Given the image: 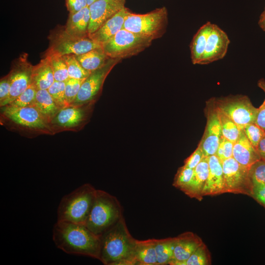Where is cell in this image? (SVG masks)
<instances>
[{"instance_id":"34","label":"cell","mask_w":265,"mask_h":265,"mask_svg":"<svg viewBox=\"0 0 265 265\" xmlns=\"http://www.w3.org/2000/svg\"><path fill=\"white\" fill-rule=\"evenodd\" d=\"M36 91L37 89L31 83L26 90L7 105L16 107L33 106Z\"/></svg>"},{"instance_id":"30","label":"cell","mask_w":265,"mask_h":265,"mask_svg":"<svg viewBox=\"0 0 265 265\" xmlns=\"http://www.w3.org/2000/svg\"><path fill=\"white\" fill-rule=\"evenodd\" d=\"M67 67L69 78L84 80L91 73L85 69L74 54L62 56Z\"/></svg>"},{"instance_id":"41","label":"cell","mask_w":265,"mask_h":265,"mask_svg":"<svg viewBox=\"0 0 265 265\" xmlns=\"http://www.w3.org/2000/svg\"><path fill=\"white\" fill-rule=\"evenodd\" d=\"M205 157L202 147L199 144L196 149L185 160L184 165L194 169Z\"/></svg>"},{"instance_id":"39","label":"cell","mask_w":265,"mask_h":265,"mask_svg":"<svg viewBox=\"0 0 265 265\" xmlns=\"http://www.w3.org/2000/svg\"><path fill=\"white\" fill-rule=\"evenodd\" d=\"M234 143L222 135L221 136L215 155L221 162L233 157Z\"/></svg>"},{"instance_id":"31","label":"cell","mask_w":265,"mask_h":265,"mask_svg":"<svg viewBox=\"0 0 265 265\" xmlns=\"http://www.w3.org/2000/svg\"><path fill=\"white\" fill-rule=\"evenodd\" d=\"M49 60L55 81H66L69 78L66 64L62 56L45 55Z\"/></svg>"},{"instance_id":"43","label":"cell","mask_w":265,"mask_h":265,"mask_svg":"<svg viewBox=\"0 0 265 265\" xmlns=\"http://www.w3.org/2000/svg\"><path fill=\"white\" fill-rule=\"evenodd\" d=\"M66 3L69 13H76L87 6L85 0H66Z\"/></svg>"},{"instance_id":"5","label":"cell","mask_w":265,"mask_h":265,"mask_svg":"<svg viewBox=\"0 0 265 265\" xmlns=\"http://www.w3.org/2000/svg\"><path fill=\"white\" fill-rule=\"evenodd\" d=\"M97 189L85 184L64 195L57 211V221L85 224L92 207Z\"/></svg>"},{"instance_id":"19","label":"cell","mask_w":265,"mask_h":265,"mask_svg":"<svg viewBox=\"0 0 265 265\" xmlns=\"http://www.w3.org/2000/svg\"><path fill=\"white\" fill-rule=\"evenodd\" d=\"M131 12L128 8L124 7L108 19L98 30L89 35V37L102 45L123 28L125 21Z\"/></svg>"},{"instance_id":"37","label":"cell","mask_w":265,"mask_h":265,"mask_svg":"<svg viewBox=\"0 0 265 265\" xmlns=\"http://www.w3.org/2000/svg\"><path fill=\"white\" fill-rule=\"evenodd\" d=\"M243 131L248 140L257 150L258 144L265 133V132L255 123L244 127Z\"/></svg>"},{"instance_id":"26","label":"cell","mask_w":265,"mask_h":265,"mask_svg":"<svg viewBox=\"0 0 265 265\" xmlns=\"http://www.w3.org/2000/svg\"><path fill=\"white\" fill-rule=\"evenodd\" d=\"M209 22L204 24L194 35L190 45L191 62L193 64H200L205 53Z\"/></svg>"},{"instance_id":"6","label":"cell","mask_w":265,"mask_h":265,"mask_svg":"<svg viewBox=\"0 0 265 265\" xmlns=\"http://www.w3.org/2000/svg\"><path fill=\"white\" fill-rule=\"evenodd\" d=\"M167 25V9L162 7L145 14L131 12L125 21L123 28L155 40L163 36Z\"/></svg>"},{"instance_id":"1","label":"cell","mask_w":265,"mask_h":265,"mask_svg":"<svg viewBox=\"0 0 265 265\" xmlns=\"http://www.w3.org/2000/svg\"><path fill=\"white\" fill-rule=\"evenodd\" d=\"M56 246L70 254L100 259L101 238L85 224L57 221L53 229Z\"/></svg>"},{"instance_id":"2","label":"cell","mask_w":265,"mask_h":265,"mask_svg":"<svg viewBox=\"0 0 265 265\" xmlns=\"http://www.w3.org/2000/svg\"><path fill=\"white\" fill-rule=\"evenodd\" d=\"M99 260L105 265H136V240L127 228L124 216L101 236Z\"/></svg>"},{"instance_id":"32","label":"cell","mask_w":265,"mask_h":265,"mask_svg":"<svg viewBox=\"0 0 265 265\" xmlns=\"http://www.w3.org/2000/svg\"><path fill=\"white\" fill-rule=\"evenodd\" d=\"M211 264V258L206 245L203 243L191 255L183 265H209Z\"/></svg>"},{"instance_id":"9","label":"cell","mask_w":265,"mask_h":265,"mask_svg":"<svg viewBox=\"0 0 265 265\" xmlns=\"http://www.w3.org/2000/svg\"><path fill=\"white\" fill-rule=\"evenodd\" d=\"M121 60L110 58L104 65L92 71L83 80L75 100L71 105L81 106L92 104L101 93L106 77Z\"/></svg>"},{"instance_id":"15","label":"cell","mask_w":265,"mask_h":265,"mask_svg":"<svg viewBox=\"0 0 265 265\" xmlns=\"http://www.w3.org/2000/svg\"><path fill=\"white\" fill-rule=\"evenodd\" d=\"M126 0H97L89 7L90 19L89 35L125 7Z\"/></svg>"},{"instance_id":"4","label":"cell","mask_w":265,"mask_h":265,"mask_svg":"<svg viewBox=\"0 0 265 265\" xmlns=\"http://www.w3.org/2000/svg\"><path fill=\"white\" fill-rule=\"evenodd\" d=\"M123 216L122 207L117 198L104 190L97 189L85 225L100 237Z\"/></svg>"},{"instance_id":"40","label":"cell","mask_w":265,"mask_h":265,"mask_svg":"<svg viewBox=\"0 0 265 265\" xmlns=\"http://www.w3.org/2000/svg\"><path fill=\"white\" fill-rule=\"evenodd\" d=\"M11 88V80L9 73L0 80V106H4L8 100Z\"/></svg>"},{"instance_id":"44","label":"cell","mask_w":265,"mask_h":265,"mask_svg":"<svg viewBox=\"0 0 265 265\" xmlns=\"http://www.w3.org/2000/svg\"><path fill=\"white\" fill-rule=\"evenodd\" d=\"M255 123L265 132V99L258 108Z\"/></svg>"},{"instance_id":"8","label":"cell","mask_w":265,"mask_h":265,"mask_svg":"<svg viewBox=\"0 0 265 265\" xmlns=\"http://www.w3.org/2000/svg\"><path fill=\"white\" fill-rule=\"evenodd\" d=\"M49 47L45 55H80L102 47L91 38H79L67 33L64 28L54 30L49 37Z\"/></svg>"},{"instance_id":"29","label":"cell","mask_w":265,"mask_h":265,"mask_svg":"<svg viewBox=\"0 0 265 265\" xmlns=\"http://www.w3.org/2000/svg\"><path fill=\"white\" fill-rule=\"evenodd\" d=\"M216 108L220 122L222 135L235 143L239 138L242 129L224 112Z\"/></svg>"},{"instance_id":"10","label":"cell","mask_w":265,"mask_h":265,"mask_svg":"<svg viewBox=\"0 0 265 265\" xmlns=\"http://www.w3.org/2000/svg\"><path fill=\"white\" fill-rule=\"evenodd\" d=\"M216 107L224 112L241 129L246 125L255 123L258 108L254 106L245 96L225 98L217 102Z\"/></svg>"},{"instance_id":"36","label":"cell","mask_w":265,"mask_h":265,"mask_svg":"<svg viewBox=\"0 0 265 265\" xmlns=\"http://www.w3.org/2000/svg\"><path fill=\"white\" fill-rule=\"evenodd\" d=\"M85 79L79 80L69 78L65 81V99L68 106L72 104L75 100L81 85Z\"/></svg>"},{"instance_id":"20","label":"cell","mask_w":265,"mask_h":265,"mask_svg":"<svg viewBox=\"0 0 265 265\" xmlns=\"http://www.w3.org/2000/svg\"><path fill=\"white\" fill-rule=\"evenodd\" d=\"M232 157L241 165L249 170L255 163L261 159L243 130L239 138L234 143Z\"/></svg>"},{"instance_id":"17","label":"cell","mask_w":265,"mask_h":265,"mask_svg":"<svg viewBox=\"0 0 265 265\" xmlns=\"http://www.w3.org/2000/svg\"><path fill=\"white\" fill-rule=\"evenodd\" d=\"M203 242L191 232L183 233L175 237L173 256L169 265H183Z\"/></svg>"},{"instance_id":"16","label":"cell","mask_w":265,"mask_h":265,"mask_svg":"<svg viewBox=\"0 0 265 265\" xmlns=\"http://www.w3.org/2000/svg\"><path fill=\"white\" fill-rule=\"evenodd\" d=\"M203 136L199 145L205 157L215 155L222 136L220 122L216 107L209 112Z\"/></svg>"},{"instance_id":"45","label":"cell","mask_w":265,"mask_h":265,"mask_svg":"<svg viewBox=\"0 0 265 265\" xmlns=\"http://www.w3.org/2000/svg\"><path fill=\"white\" fill-rule=\"evenodd\" d=\"M257 151L261 158V159L265 161V133L260 140Z\"/></svg>"},{"instance_id":"7","label":"cell","mask_w":265,"mask_h":265,"mask_svg":"<svg viewBox=\"0 0 265 265\" xmlns=\"http://www.w3.org/2000/svg\"><path fill=\"white\" fill-rule=\"evenodd\" d=\"M153 40L122 28L101 46L108 57L122 59L137 55L149 47Z\"/></svg>"},{"instance_id":"11","label":"cell","mask_w":265,"mask_h":265,"mask_svg":"<svg viewBox=\"0 0 265 265\" xmlns=\"http://www.w3.org/2000/svg\"><path fill=\"white\" fill-rule=\"evenodd\" d=\"M91 104L71 105L60 109L49 123L53 134L80 130L88 118L89 106Z\"/></svg>"},{"instance_id":"42","label":"cell","mask_w":265,"mask_h":265,"mask_svg":"<svg viewBox=\"0 0 265 265\" xmlns=\"http://www.w3.org/2000/svg\"><path fill=\"white\" fill-rule=\"evenodd\" d=\"M250 196L265 207V184L252 183Z\"/></svg>"},{"instance_id":"49","label":"cell","mask_w":265,"mask_h":265,"mask_svg":"<svg viewBox=\"0 0 265 265\" xmlns=\"http://www.w3.org/2000/svg\"><path fill=\"white\" fill-rule=\"evenodd\" d=\"M264 11H265V10H264Z\"/></svg>"},{"instance_id":"25","label":"cell","mask_w":265,"mask_h":265,"mask_svg":"<svg viewBox=\"0 0 265 265\" xmlns=\"http://www.w3.org/2000/svg\"><path fill=\"white\" fill-rule=\"evenodd\" d=\"M33 106L49 124L60 109L46 89L37 90Z\"/></svg>"},{"instance_id":"3","label":"cell","mask_w":265,"mask_h":265,"mask_svg":"<svg viewBox=\"0 0 265 265\" xmlns=\"http://www.w3.org/2000/svg\"><path fill=\"white\" fill-rule=\"evenodd\" d=\"M0 107V123L5 128L29 137L53 135L49 123L34 106Z\"/></svg>"},{"instance_id":"28","label":"cell","mask_w":265,"mask_h":265,"mask_svg":"<svg viewBox=\"0 0 265 265\" xmlns=\"http://www.w3.org/2000/svg\"><path fill=\"white\" fill-rule=\"evenodd\" d=\"M158 265H169L172 260L175 237L155 239Z\"/></svg>"},{"instance_id":"47","label":"cell","mask_w":265,"mask_h":265,"mask_svg":"<svg viewBox=\"0 0 265 265\" xmlns=\"http://www.w3.org/2000/svg\"><path fill=\"white\" fill-rule=\"evenodd\" d=\"M258 85L265 93V80L264 79H262L258 81Z\"/></svg>"},{"instance_id":"27","label":"cell","mask_w":265,"mask_h":265,"mask_svg":"<svg viewBox=\"0 0 265 265\" xmlns=\"http://www.w3.org/2000/svg\"><path fill=\"white\" fill-rule=\"evenodd\" d=\"M75 56L81 66L90 72L102 67L110 58L102 47Z\"/></svg>"},{"instance_id":"14","label":"cell","mask_w":265,"mask_h":265,"mask_svg":"<svg viewBox=\"0 0 265 265\" xmlns=\"http://www.w3.org/2000/svg\"><path fill=\"white\" fill-rule=\"evenodd\" d=\"M230 43L226 33L216 25L209 22L205 53L201 65L208 64L224 58Z\"/></svg>"},{"instance_id":"12","label":"cell","mask_w":265,"mask_h":265,"mask_svg":"<svg viewBox=\"0 0 265 265\" xmlns=\"http://www.w3.org/2000/svg\"><path fill=\"white\" fill-rule=\"evenodd\" d=\"M224 193H241L250 196L252 183L249 170L241 165L233 157L222 162Z\"/></svg>"},{"instance_id":"33","label":"cell","mask_w":265,"mask_h":265,"mask_svg":"<svg viewBox=\"0 0 265 265\" xmlns=\"http://www.w3.org/2000/svg\"><path fill=\"white\" fill-rule=\"evenodd\" d=\"M193 173L194 169L183 165L179 169L173 185L185 193L190 184Z\"/></svg>"},{"instance_id":"21","label":"cell","mask_w":265,"mask_h":265,"mask_svg":"<svg viewBox=\"0 0 265 265\" xmlns=\"http://www.w3.org/2000/svg\"><path fill=\"white\" fill-rule=\"evenodd\" d=\"M90 19V11L87 6L76 13H69L64 28L71 35L79 38L88 37Z\"/></svg>"},{"instance_id":"46","label":"cell","mask_w":265,"mask_h":265,"mask_svg":"<svg viewBox=\"0 0 265 265\" xmlns=\"http://www.w3.org/2000/svg\"><path fill=\"white\" fill-rule=\"evenodd\" d=\"M258 24L262 30L265 31V11H264L261 14L258 21Z\"/></svg>"},{"instance_id":"38","label":"cell","mask_w":265,"mask_h":265,"mask_svg":"<svg viewBox=\"0 0 265 265\" xmlns=\"http://www.w3.org/2000/svg\"><path fill=\"white\" fill-rule=\"evenodd\" d=\"M249 175L252 183L265 184V161H257L250 168Z\"/></svg>"},{"instance_id":"13","label":"cell","mask_w":265,"mask_h":265,"mask_svg":"<svg viewBox=\"0 0 265 265\" xmlns=\"http://www.w3.org/2000/svg\"><path fill=\"white\" fill-rule=\"evenodd\" d=\"M33 67V66L27 60L26 54L22 55L14 62L9 73L11 88L9 98L4 106L11 103L31 85Z\"/></svg>"},{"instance_id":"35","label":"cell","mask_w":265,"mask_h":265,"mask_svg":"<svg viewBox=\"0 0 265 265\" xmlns=\"http://www.w3.org/2000/svg\"><path fill=\"white\" fill-rule=\"evenodd\" d=\"M65 81H54L48 89L58 107L61 109L68 106L65 99Z\"/></svg>"},{"instance_id":"18","label":"cell","mask_w":265,"mask_h":265,"mask_svg":"<svg viewBox=\"0 0 265 265\" xmlns=\"http://www.w3.org/2000/svg\"><path fill=\"white\" fill-rule=\"evenodd\" d=\"M208 176L203 189V196L224 193L222 162L215 155L208 157Z\"/></svg>"},{"instance_id":"24","label":"cell","mask_w":265,"mask_h":265,"mask_svg":"<svg viewBox=\"0 0 265 265\" xmlns=\"http://www.w3.org/2000/svg\"><path fill=\"white\" fill-rule=\"evenodd\" d=\"M134 259L136 265H158L155 238L136 240Z\"/></svg>"},{"instance_id":"48","label":"cell","mask_w":265,"mask_h":265,"mask_svg":"<svg viewBox=\"0 0 265 265\" xmlns=\"http://www.w3.org/2000/svg\"><path fill=\"white\" fill-rule=\"evenodd\" d=\"M96 0H85V1H86V3H87V6H88L90 5H91L92 3H93Z\"/></svg>"},{"instance_id":"23","label":"cell","mask_w":265,"mask_h":265,"mask_svg":"<svg viewBox=\"0 0 265 265\" xmlns=\"http://www.w3.org/2000/svg\"><path fill=\"white\" fill-rule=\"evenodd\" d=\"M55 81L48 58L46 56L35 66L32 73V83L37 90H48Z\"/></svg>"},{"instance_id":"22","label":"cell","mask_w":265,"mask_h":265,"mask_svg":"<svg viewBox=\"0 0 265 265\" xmlns=\"http://www.w3.org/2000/svg\"><path fill=\"white\" fill-rule=\"evenodd\" d=\"M208 174V158L205 157L194 169L191 182L185 193L191 198H196L199 201L201 200Z\"/></svg>"}]
</instances>
